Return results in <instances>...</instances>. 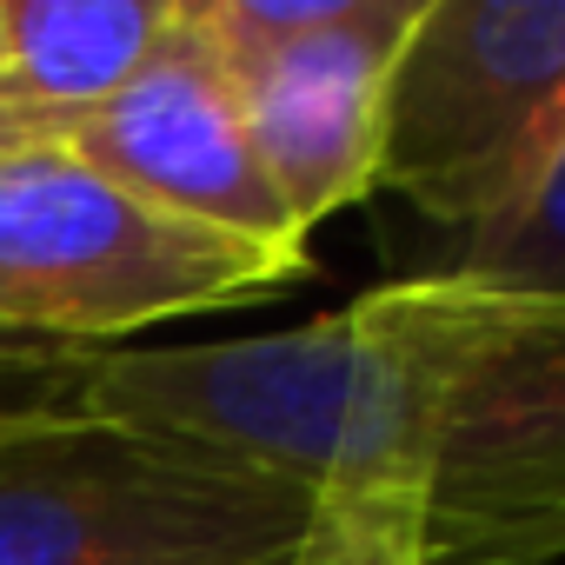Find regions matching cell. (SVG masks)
<instances>
[{
    "mask_svg": "<svg viewBox=\"0 0 565 565\" xmlns=\"http://www.w3.org/2000/svg\"><path fill=\"white\" fill-rule=\"evenodd\" d=\"M54 413L386 499L419 565H565V294L413 273L287 333L94 353Z\"/></svg>",
    "mask_w": 565,
    "mask_h": 565,
    "instance_id": "obj_1",
    "label": "cell"
},
{
    "mask_svg": "<svg viewBox=\"0 0 565 565\" xmlns=\"http://www.w3.org/2000/svg\"><path fill=\"white\" fill-rule=\"evenodd\" d=\"M313 519L279 472L67 413L0 446V565H294Z\"/></svg>",
    "mask_w": 565,
    "mask_h": 565,
    "instance_id": "obj_2",
    "label": "cell"
},
{
    "mask_svg": "<svg viewBox=\"0 0 565 565\" xmlns=\"http://www.w3.org/2000/svg\"><path fill=\"white\" fill-rule=\"evenodd\" d=\"M313 253H273L160 213L61 140L0 160V333L107 353L153 320L300 287Z\"/></svg>",
    "mask_w": 565,
    "mask_h": 565,
    "instance_id": "obj_3",
    "label": "cell"
},
{
    "mask_svg": "<svg viewBox=\"0 0 565 565\" xmlns=\"http://www.w3.org/2000/svg\"><path fill=\"white\" fill-rule=\"evenodd\" d=\"M565 147V0H426L386 81L380 186L446 246L525 206Z\"/></svg>",
    "mask_w": 565,
    "mask_h": 565,
    "instance_id": "obj_4",
    "label": "cell"
},
{
    "mask_svg": "<svg viewBox=\"0 0 565 565\" xmlns=\"http://www.w3.org/2000/svg\"><path fill=\"white\" fill-rule=\"evenodd\" d=\"M426 0H340V14L226 74L253 160L307 239L380 186L386 81Z\"/></svg>",
    "mask_w": 565,
    "mask_h": 565,
    "instance_id": "obj_5",
    "label": "cell"
},
{
    "mask_svg": "<svg viewBox=\"0 0 565 565\" xmlns=\"http://www.w3.org/2000/svg\"><path fill=\"white\" fill-rule=\"evenodd\" d=\"M61 147L160 213H180L193 226H213L273 253H307V239L294 233L287 206H279V193L253 160L226 74L186 28V8L167 47L153 54V67L107 107L81 114L61 134Z\"/></svg>",
    "mask_w": 565,
    "mask_h": 565,
    "instance_id": "obj_6",
    "label": "cell"
},
{
    "mask_svg": "<svg viewBox=\"0 0 565 565\" xmlns=\"http://www.w3.org/2000/svg\"><path fill=\"white\" fill-rule=\"evenodd\" d=\"M0 81L47 114H94L127 94L167 47L180 0H0Z\"/></svg>",
    "mask_w": 565,
    "mask_h": 565,
    "instance_id": "obj_7",
    "label": "cell"
},
{
    "mask_svg": "<svg viewBox=\"0 0 565 565\" xmlns=\"http://www.w3.org/2000/svg\"><path fill=\"white\" fill-rule=\"evenodd\" d=\"M433 273L486 279V287H512V294H565V147L552 153L545 180L525 193L512 220L446 246Z\"/></svg>",
    "mask_w": 565,
    "mask_h": 565,
    "instance_id": "obj_8",
    "label": "cell"
},
{
    "mask_svg": "<svg viewBox=\"0 0 565 565\" xmlns=\"http://www.w3.org/2000/svg\"><path fill=\"white\" fill-rule=\"evenodd\" d=\"M94 353L54 347V340H28V333H0V386H34V393H61Z\"/></svg>",
    "mask_w": 565,
    "mask_h": 565,
    "instance_id": "obj_9",
    "label": "cell"
},
{
    "mask_svg": "<svg viewBox=\"0 0 565 565\" xmlns=\"http://www.w3.org/2000/svg\"><path fill=\"white\" fill-rule=\"evenodd\" d=\"M67 127H74L67 114H47V107L21 100L8 81H0V160H14V153H28V147H47V140H61Z\"/></svg>",
    "mask_w": 565,
    "mask_h": 565,
    "instance_id": "obj_10",
    "label": "cell"
},
{
    "mask_svg": "<svg viewBox=\"0 0 565 565\" xmlns=\"http://www.w3.org/2000/svg\"><path fill=\"white\" fill-rule=\"evenodd\" d=\"M41 413H54V399H0V446L8 439H21Z\"/></svg>",
    "mask_w": 565,
    "mask_h": 565,
    "instance_id": "obj_11",
    "label": "cell"
},
{
    "mask_svg": "<svg viewBox=\"0 0 565 565\" xmlns=\"http://www.w3.org/2000/svg\"><path fill=\"white\" fill-rule=\"evenodd\" d=\"M0 54H8V14H0Z\"/></svg>",
    "mask_w": 565,
    "mask_h": 565,
    "instance_id": "obj_12",
    "label": "cell"
}]
</instances>
